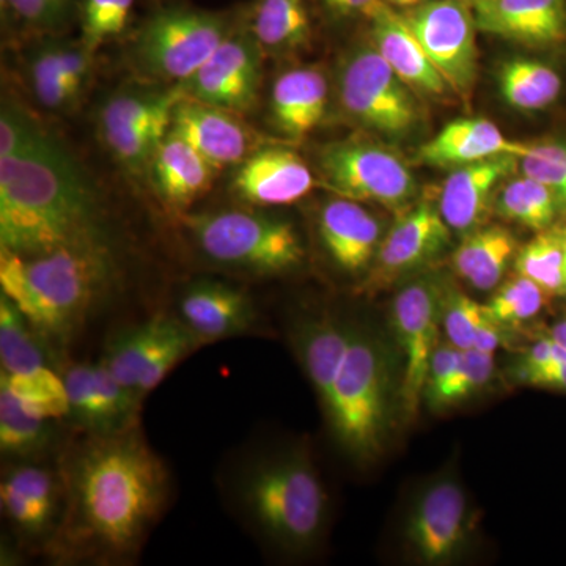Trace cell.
I'll list each match as a JSON object with an SVG mask.
<instances>
[{"label":"cell","mask_w":566,"mask_h":566,"mask_svg":"<svg viewBox=\"0 0 566 566\" xmlns=\"http://www.w3.org/2000/svg\"><path fill=\"white\" fill-rule=\"evenodd\" d=\"M66 538L107 557L133 556L169 497V472L139 428L93 434L66 476Z\"/></svg>","instance_id":"1"},{"label":"cell","mask_w":566,"mask_h":566,"mask_svg":"<svg viewBox=\"0 0 566 566\" xmlns=\"http://www.w3.org/2000/svg\"><path fill=\"white\" fill-rule=\"evenodd\" d=\"M65 248H107L91 182L57 140L0 158V251L32 256Z\"/></svg>","instance_id":"2"},{"label":"cell","mask_w":566,"mask_h":566,"mask_svg":"<svg viewBox=\"0 0 566 566\" xmlns=\"http://www.w3.org/2000/svg\"><path fill=\"white\" fill-rule=\"evenodd\" d=\"M109 274L107 248H65L32 256L0 251L2 294L51 348L73 340Z\"/></svg>","instance_id":"3"},{"label":"cell","mask_w":566,"mask_h":566,"mask_svg":"<svg viewBox=\"0 0 566 566\" xmlns=\"http://www.w3.org/2000/svg\"><path fill=\"white\" fill-rule=\"evenodd\" d=\"M233 497L256 534L283 553H307L322 538L327 494L303 450L252 458L238 471Z\"/></svg>","instance_id":"4"},{"label":"cell","mask_w":566,"mask_h":566,"mask_svg":"<svg viewBox=\"0 0 566 566\" xmlns=\"http://www.w3.org/2000/svg\"><path fill=\"white\" fill-rule=\"evenodd\" d=\"M390 386L385 346L374 334L354 326L352 345L324 412L337 441L356 460L374 461L385 450Z\"/></svg>","instance_id":"5"},{"label":"cell","mask_w":566,"mask_h":566,"mask_svg":"<svg viewBox=\"0 0 566 566\" xmlns=\"http://www.w3.org/2000/svg\"><path fill=\"white\" fill-rule=\"evenodd\" d=\"M200 251L219 264L256 274L300 266L304 248L292 222L263 212L218 210L186 216Z\"/></svg>","instance_id":"6"},{"label":"cell","mask_w":566,"mask_h":566,"mask_svg":"<svg viewBox=\"0 0 566 566\" xmlns=\"http://www.w3.org/2000/svg\"><path fill=\"white\" fill-rule=\"evenodd\" d=\"M230 32L229 18L223 14L175 7L159 11L142 28L134 57L144 73L182 84Z\"/></svg>","instance_id":"7"},{"label":"cell","mask_w":566,"mask_h":566,"mask_svg":"<svg viewBox=\"0 0 566 566\" xmlns=\"http://www.w3.org/2000/svg\"><path fill=\"white\" fill-rule=\"evenodd\" d=\"M338 98L354 122L386 137H403L420 122L416 93L375 46H360L338 73Z\"/></svg>","instance_id":"8"},{"label":"cell","mask_w":566,"mask_h":566,"mask_svg":"<svg viewBox=\"0 0 566 566\" xmlns=\"http://www.w3.org/2000/svg\"><path fill=\"white\" fill-rule=\"evenodd\" d=\"M324 185L354 202L405 211L415 202L417 181L403 159L367 140L335 142L319 153Z\"/></svg>","instance_id":"9"},{"label":"cell","mask_w":566,"mask_h":566,"mask_svg":"<svg viewBox=\"0 0 566 566\" xmlns=\"http://www.w3.org/2000/svg\"><path fill=\"white\" fill-rule=\"evenodd\" d=\"M447 285L438 275L406 283L394 297L390 322L403 356L400 398L405 416L416 419L423 401L431 357L439 345Z\"/></svg>","instance_id":"10"},{"label":"cell","mask_w":566,"mask_h":566,"mask_svg":"<svg viewBox=\"0 0 566 566\" xmlns=\"http://www.w3.org/2000/svg\"><path fill=\"white\" fill-rule=\"evenodd\" d=\"M401 14L450 91L468 99L479 76V29L469 0H427Z\"/></svg>","instance_id":"11"},{"label":"cell","mask_w":566,"mask_h":566,"mask_svg":"<svg viewBox=\"0 0 566 566\" xmlns=\"http://www.w3.org/2000/svg\"><path fill=\"white\" fill-rule=\"evenodd\" d=\"M452 230L439 210L436 197H422L400 212L382 238L365 289L374 293L434 262L450 244Z\"/></svg>","instance_id":"12"},{"label":"cell","mask_w":566,"mask_h":566,"mask_svg":"<svg viewBox=\"0 0 566 566\" xmlns=\"http://www.w3.org/2000/svg\"><path fill=\"white\" fill-rule=\"evenodd\" d=\"M471 532L468 497L452 476L436 480L416 499L405 539L417 560L444 565L461 553Z\"/></svg>","instance_id":"13"},{"label":"cell","mask_w":566,"mask_h":566,"mask_svg":"<svg viewBox=\"0 0 566 566\" xmlns=\"http://www.w3.org/2000/svg\"><path fill=\"white\" fill-rule=\"evenodd\" d=\"M262 50L252 32H230L211 57L180 84L182 91L189 98L234 114L252 109L262 85Z\"/></svg>","instance_id":"14"},{"label":"cell","mask_w":566,"mask_h":566,"mask_svg":"<svg viewBox=\"0 0 566 566\" xmlns=\"http://www.w3.org/2000/svg\"><path fill=\"white\" fill-rule=\"evenodd\" d=\"M476 29L528 48L566 43V0H469Z\"/></svg>","instance_id":"15"},{"label":"cell","mask_w":566,"mask_h":566,"mask_svg":"<svg viewBox=\"0 0 566 566\" xmlns=\"http://www.w3.org/2000/svg\"><path fill=\"white\" fill-rule=\"evenodd\" d=\"M314 186V174L304 159L281 147L251 153L233 177L234 193L243 202L259 207H283L300 202Z\"/></svg>","instance_id":"16"},{"label":"cell","mask_w":566,"mask_h":566,"mask_svg":"<svg viewBox=\"0 0 566 566\" xmlns=\"http://www.w3.org/2000/svg\"><path fill=\"white\" fill-rule=\"evenodd\" d=\"M520 167V156L504 155L457 167L446 178L438 202L442 218L455 233L474 232L494 208L499 182Z\"/></svg>","instance_id":"17"},{"label":"cell","mask_w":566,"mask_h":566,"mask_svg":"<svg viewBox=\"0 0 566 566\" xmlns=\"http://www.w3.org/2000/svg\"><path fill=\"white\" fill-rule=\"evenodd\" d=\"M233 114L186 95L175 106L170 132L188 140L218 170L240 166L252 153V134Z\"/></svg>","instance_id":"18"},{"label":"cell","mask_w":566,"mask_h":566,"mask_svg":"<svg viewBox=\"0 0 566 566\" xmlns=\"http://www.w3.org/2000/svg\"><path fill=\"white\" fill-rule=\"evenodd\" d=\"M382 223L359 202L335 197L318 214V234L324 251L342 271L360 274L375 262L385 238Z\"/></svg>","instance_id":"19"},{"label":"cell","mask_w":566,"mask_h":566,"mask_svg":"<svg viewBox=\"0 0 566 566\" xmlns=\"http://www.w3.org/2000/svg\"><path fill=\"white\" fill-rule=\"evenodd\" d=\"M178 314L203 345L248 334L256 324L248 293L218 281L191 283L180 296Z\"/></svg>","instance_id":"20"},{"label":"cell","mask_w":566,"mask_h":566,"mask_svg":"<svg viewBox=\"0 0 566 566\" xmlns=\"http://www.w3.org/2000/svg\"><path fill=\"white\" fill-rule=\"evenodd\" d=\"M527 150L524 142L506 139L501 128L485 118H460L447 123L433 139L417 151V159L427 166H468L497 156H523Z\"/></svg>","instance_id":"21"},{"label":"cell","mask_w":566,"mask_h":566,"mask_svg":"<svg viewBox=\"0 0 566 566\" xmlns=\"http://www.w3.org/2000/svg\"><path fill=\"white\" fill-rule=\"evenodd\" d=\"M371 36L375 50L412 91L431 96L444 95L450 91L444 77L406 24L403 14L398 13L387 0L371 18Z\"/></svg>","instance_id":"22"},{"label":"cell","mask_w":566,"mask_h":566,"mask_svg":"<svg viewBox=\"0 0 566 566\" xmlns=\"http://www.w3.org/2000/svg\"><path fill=\"white\" fill-rule=\"evenodd\" d=\"M353 324L334 316L304 318L294 331V346L323 409L329 403L335 381L348 354Z\"/></svg>","instance_id":"23"},{"label":"cell","mask_w":566,"mask_h":566,"mask_svg":"<svg viewBox=\"0 0 566 566\" xmlns=\"http://www.w3.org/2000/svg\"><path fill=\"white\" fill-rule=\"evenodd\" d=\"M327 102L329 87L322 71L311 66L285 71L271 93L274 126L290 139H304L323 122Z\"/></svg>","instance_id":"24"},{"label":"cell","mask_w":566,"mask_h":566,"mask_svg":"<svg viewBox=\"0 0 566 566\" xmlns=\"http://www.w3.org/2000/svg\"><path fill=\"white\" fill-rule=\"evenodd\" d=\"M150 167L156 192L175 210H185L200 199L211 188L218 170L174 132L164 137Z\"/></svg>","instance_id":"25"},{"label":"cell","mask_w":566,"mask_h":566,"mask_svg":"<svg viewBox=\"0 0 566 566\" xmlns=\"http://www.w3.org/2000/svg\"><path fill=\"white\" fill-rule=\"evenodd\" d=\"M515 234L501 226L479 227L464 237L452 255L455 273L480 292L502 282L517 252Z\"/></svg>","instance_id":"26"},{"label":"cell","mask_w":566,"mask_h":566,"mask_svg":"<svg viewBox=\"0 0 566 566\" xmlns=\"http://www.w3.org/2000/svg\"><path fill=\"white\" fill-rule=\"evenodd\" d=\"M180 84L169 91H128L112 95L99 114V126L106 144L125 134L159 120L172 117L175 106L185 98Z\"/></svg>","instance_id":"27"},{"label":"cell","mask_w":566,"mask_h":566,"mask_svg":"<svg viewBox=\"0 0 566 566\" xmlns=\"http://www.w3.org/2000/svg\"><path fill=\"white\" fill-rule=\"evenodd\" d=\"M251 32L266 51H296L311 41L312 22L305 0H256Z\"/></svg>","instance_id":"28"},{"label":"cell","mask_w":566,"mask_h":566,"mask_svg":"<svg viewBox=\"0 0 566 566\" xmlns=\"http://www.w3.org/2000/svg\"><path fill=\"white\" fill-rule=\"evenodd\" d=\"M502 98L517 111H542L551 106L562 92L557 71L534 59H510L497 71Z\"/></svg>","instance_id":"29"},{"label":"cell","mask_w":566,"mask_h":566,"mask_svg":"<svg viewBox=\"0 0 566 566\" xmlns=\"http://www.w3.org/2000/svg\"><path fill=\"white\" fill-rule=\"evenodd\" d=\"M54 420L41 419L20 403L6 387L0 386V450L17 460H35L54 442Z\"/></svg>","instance_id":"30"},{"label":"cell","mask_w":566,"mask_h":566,"mask_svg":"<svg viewBox=\"0 0 566 566\" xmlns=\"http://www.w3.org/2000/svg\"><path fill=\"white\" fill-rule=\"evenodd\" d=\"M170 318L172 316L166 314L155 315L139 326L123 331L107 346L102 363L109 368L123 387L134 394V397L142 371L166 333Z\"/></svg>","instance_id":"31"},{"label":"cell","mask_w":566,"mask_h":566,"mask_svg":"<svg viewBox=\"0 0 566 566\" xmlns=\"http://www.w3.org/2000/svg\"><path fill=\"white\" fill-rule=\"evenodd\" d=\"M494 210L505 221L535 232L553 229L560 208L556 197L542 181L523 175L513 178L495 193Z\"/></svg>","instance_id":"32"},{"label":"cell","mask_w":566,"mask_h":566,"mask_svg":"<svg viewBox=\"0 0 566 566\" xmlns=\"http://www.w3.org/2000/svg\"><path fill=\"white\" fill-rule=\"evenodd\" d=\"M0 364L3 375H29L48 367L44 342L6 294L0 297Z\"/></svg>","instance_id":"33"},{"label":"cell","mask_w":566,"mask_h":566,"mask_svg":"<svg viewBox=\"0 0 566 566\" xmlns=\"http://www.w3.org/2000/svg\"><path fill=\"white\" fill-rule=\"evenodd\" d=\"M515 270L535 282L547 296H566L565 252L556 227L538 232L517 249Z\"/></svg>","instance_id":"34"},{"label":"cell","mask_w":566,"mask_h":566,"mask_svg":"<svg viewBox=\"0 0 566 566\" xmlns=\"http://www.w3.org/2000/svg\"><path fill=\"white\" fill-rule=\"evenodd\" d=\"M0 386L9 389L32 415L59 420L70 416L69 394L62 375L51 365L29 375H0Z\"/></svg>","instance_id":"35"},{"label":"cell","mask_w":566,"mask_h":566,"mask_svg":"<svg viewBox=\"0 0 566 566\" xmlns=\"http://www.w3.org/2000/svg\"><path fill=\"white\" fill-rule=\"evenodd\" d=\"M203 342L181 322L180 316H172L164 333L161 340L156 345L150 359L142 371L139 385H137L136 397L142 405L148 394L153 392L167 375L177 367L193 349L202 346Z\"/></svg>","instance_id":"36"},{"label":"cell","mask_w":566,"mask_h":566,"mask_svg":"<svg viewBox=\"0 0 566 566\" xmlns=\"http://www.w3.org/2000/svg\"><path fill=\"white\" fill-rule=\"evenodd\" d=\"M547 294L531 279L516 274L485 305L488 314L504 327L520 326L542 314Z\"/></svg>","instance_id":"37"},{"label":"cell","mask_w":566,"mask_h":566,"mask_svg":"<svg viewBox=\"0 0 566 566\" xmlns=\"http://www.w3.org/2000/svg\"><path fill=\"white\" fill-rule=\"evenodd\" d=\"M62 43L44 44L31 55L29 80L36 99L48 109H62L73 102L61 69Z\"/></svg>","instance_id":"38"},{"label":"cell","mask_w":566,"mask_h":566,"mask_svg":"<svg viewBox=\"0 0 566 566\" xmlns=\"http://www.w3.org/2000/svg\"><path fill=\"white\" fill-rule=\"evenodd\" d=\"M520 169L526 177L542 181L556 197L560 212H566V145L560 142L527 144L520 158Z\"/></svg>","instance_id":"39"},{"label":"cell","mask_w":566,"mask_h":566,"mask_svg":"<svg viewBox=\"0 0 566 566\" xmlns=\"http://www.w3.org/2000/svg\"><path fill=\"white\" fill-rule=\"evenodd\" d=\"M494 375V354L471 348L461 352L460 364L433 411L453 408L485 389Z\"/></svg>","instance_id":"40"},{"label":"cell","mask_w":566,"mask_h":566,"mask_svg":"<svg viewBox=\"0 0 566 566\" xmlns=\"http://www.w3.org/2000/svg\"><path fill=\"white\" fill-rule=\"evenodd\" d=\"M70 401V419L92 434L102 430L98 394H96L95 364H73L62 371Z\"/></svg>","instance_id":"41"},{"label":"cell","mask_w":566,"mask_h":566,"mask_svg":"<svg viewBox=\"0 0 566 566\" xmlns=\"http://www.w3.org/2000/svg\"><path fill=\"white\" fill-rule=\"evenodd\" d=\"M134 0H82V43L92 52L126 28Z\"/></svg>","instance_id":"42"},{"label":"cell","mask_w":566,"mask_h":566,"mask_svg":"<svg viewBox=\"0 0 566 566\" xmlns=\"http://www.w3.org/2000/svg\"><path fill=\"white\" fill-rule=\"evenodd\" d=\"M2 482L20 491L41 513L51 521L54 520L57 512L59 485L51 471L41 465L21 463L10 468Z\"/></svg>","instance_id":"43"},{"label":"cell","mask_w":566,"mask_h":566,"mask_svg":"<svg viewBox=\"0 0 566 566\" xmlns=\"http://www.w3.org/2000/svg\"><path fill=\"white\" fill-rule=\"evenodd\" d=\"M482 315V304L457 290L447 289L442 303V326L450 344L461 352L474 348L476 327Z\"/></svg>","instance_id":"44"},{"label":"cell","mask_w":566,"mask_h":566,"mask_svg":"<svg viewBox=\"0 0 566 566\" xmlns=\"http://www.w3.org/2000/svg\"><path fill=\"white\" fill-rule=\"evenodd\" d=\"M44 132L31 115L17 104L6 103L0 114V158L28 150Z\"/></svg>","instance_id":"45"},{"label":"cell","mask_w":566,"mask_h":566,"mask_svg":"<svg viewBox=\"0 0 566 566\" xmlns=\"http://www.w3.org/2000/svg\"><path fill=\"white\" fill-rule=\"evenodd\" d=\"M2 13L35 29L54 28L65 20L74 0H0Z\"/></svg>","instance_id":"46"},{"label":"cell","mask_w":566,"mask_h":566,"mask_svg":"<svg viewBox=\"0 0 566 566\" xmlns=\"http://www.w3.org/2000/svg\"><path fill=\"white\" fill-rule=\"evenodd\" d=\"M0 504L11 523L24 534L31 536L43 534L52 524L50 517L6 482L0 483Z\"/></svg>","instance_id":"47"},{"label":"cell","mask_w":566,"mask_h":566,"mask_svg":"<svg viewBox=\"0 0 566 566\" xmlns=\"http://www.w3.org/2000/svg\"><path fill=\"white\" fill-rule=\"evenodd\" d=\"M461 349L450 342H439L438 348L431 357L430 368H428L427 382H424L423 400L434 408L436 401L444 392L447 385L455 374L458 364H460Z\"/></svg>","instance_id":"48"},{"label":"cell","mask_w":566,"mask_h":566,"mask_svg":"<svg viewBox=\"0 0 566 566\" xmlns=\"http://www.w3.org/2000/svg\"><path fill=\"white\" fill-rule=\"evenodd\" d=\"M502 340H504V326L495 322L483 305V315L480 318L479 327H476L474 348L479 352L494 354Z\"/></svg>","instance_id":"49"},{"label":"cell","mask_w":566,"mask_h":566,"mask_svg":"<svg viewBox=\"0 0 566 566\" xmlns=\"http://www.w3.org/2000/svg\"><path fill=\"white\" fill-rule=\"evenodd\" d=\"M523 385L566 394V360L539 368L535 374L528 376Z\"/></svg>","instance_id":"50"},{"label":"cell","mask_w":566,"mask_h":566,"mask_svg":"<svg viewBox=\"0 0 566 566\" xmlns=\"http://www.w3.org/2000/svg\"><path fill=\"white\" fill-rule=\"evenodd\" d=\"M323 3L333 13L342 14V17L363 14L371 20L376 11L385 6V0H323Z\"/></svg>","instance_id":"51"},{"label":"cell","mask_w":566,"mask_h":566,"mask_svg":"<svg viewBox=\"0 0 566 566\" xmlns=\"http://www.w3.org/2000/svg\"><path fill=\"white\" fill-rule=\"evenodd\" d=\"M547 335H549L554 342H557V344H560L566 348V318L562 319V322H558L557 324H554V326L551 327L549 334Z\"/></svg>","instance_id":"52"},{"label":"cell","mask_w":566,"mask_h":566,"mask_svg":"<svg viewBox=\"0 0 566 566\" xmlns=\"http://www.w3.org/2000/svg\"><path fill=\"white\" fill-rule=\"evenodd\" d=\"M392 7H398V9H409V7H415L417 3L427 2V0H387Z\"/></svg>","instance_id":"53"},{"label":"cell","mask_w":566,"mask_h":566,"mask_svg":"<svg viewBox=\"0 0 566 566\" xmlns=\"http://www.w3.org/2000/svg\"><path fill=\"white\" fill-rule=\"evenodd\" d=\"M558 237H560L562 245H564L565 263H566V226L556 227Z\"/></svg>","instance_id":"54"}]
</instances>
